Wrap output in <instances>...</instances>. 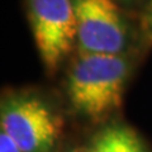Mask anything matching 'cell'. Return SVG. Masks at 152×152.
Returning <instances> with one entry per match:
<instances>
[{
	"label": "cell",
	"instance_id": "obj_5",
	"mask_svg": "<svg viewBox=\"0 0 152 152\" xmlns=\"http://www.w3.org/2000/svg\"><path fill=\"white\" fill-rule=\"evenodd\" d=\"M88 152H148L138 134L126 124L113 123L93 137Z\"/></svg>",
	"mask_w": 152,
	"mask_h": 152
},
{
	"label": "cell",
	"instance_id": "obj_6",
	"mask_svg": "<svg viewBox=\"0 0 152 152\" xmlns=\"http://www.w3.org/2000/svg\"><path fill=\"white\" fill-rule=\"evenodd\" d=\"M0 152H22L5 132H0Z\"/></svg>",
	"mask_w": 152,
	"mask_h": 152
},
{
	"label": "cell",
	"instance_id": "obj_4",
	"mask_svg": "<svg viewBox=\"0 0 152 152\" xmlns=\"http://www.w3.org/2000/svg\"><path fill=\"white\" fill-rule=\"evenodd\" d=\"M80 52L121 55L127 24L114 0H72Z\"/></svg>",
	"mask_w": 152,
	"mask_h": 152
},
{
	"label": "cell",
	"instance_id": "obj_2",
	"mask_svg": "<svg viewBox=\"0 0 152 152\" xmlns=\"http://www.w3.org/2000/svg\"><path fill=\"white\" fill-rule=\"evenodd\" d=\"M0 126L22 152H55L61 121L52 109L33 95H14L1 103Z\"/></svg>",
	"mask_w": 152,
	"mask_h": 152
},
{
	"label": "cell",
	"instance_id": "obj_1",
	"mask_svg": "<svg viewBox=\"0 0 152 152\" xmlns=\"http://www.w3.org/2000/svg\"><path fill=\"white\" fill-rule=\"evenodd\" d=\"M129 64L122 55L80 52L67 76V95L76 113L94 122L121 108Z\"/></svg>",
	"mask_w": 152,
	"mask_h": 152
},
{
	"label": "cell",
	"instance_id": "obj_3",
	"mask_svg": "<svg viewBox=\"0 0 152 152\" xmlns=\"http://www.w3.org/2000/svg\"><path fill=\"white\" fill-rule=\"evenodd\" d=\"M29 17L41 58L55 71L77 41L72 0H29Z\"/></svg>",
	"mask_w": 152,
	"mask_h": 152
},
{
	"label": "cell",
	"instance_id": "obj_7",
	"mask_svg": "<svg viewBox=\"0 0 152 152\" xmlns=\"http://www.w3.org/2000/svg\"><path fill=\"white\" fill-rule=\"evenodd\" d=\"M148 27H150V31L152 33V5H151L150 12H148Z\"/></svg>",
	"mask_w": 152,
	"mask_h": 152
},
{
	"label": "cell",
	"instance_id": "obj_8",
	"mask_svg": "<svg viewBox=\"0 0 152 152\" xmlns=\"http://www.w3.org/2000/svg\"><path fill=\"white\" fill-rule=\"evenodd\" d=\"M72 152H81V151H77V150H74Z\"/></svg>",
	"mask_w": 152,
	"mask_h": 152
}]
</instances>
